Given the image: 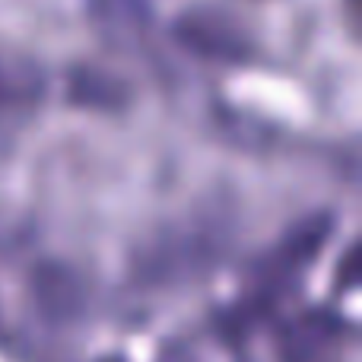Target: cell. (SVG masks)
<instances>
[{
	"mask_svg": "<svg viewBox=\"0 0 362 362\" xmlns=\"http://www.w3.org/2000/svg\"><path fill=\"white\" fill-rule=\"evenodd\" d=\"M6 95H10V74L0 67V102H6Z\"/></svg>",
	"mask_w": 362,
	"mask_h": 362,
	"instance_id": "cell-8",
	"label": "cell"
},
{
	"mask_svg": "<svg viewBox=\"0 0 362 362\" xmlns=\"http://www.w3.org/2000/svg\"><path fill=\"white\" fill-rule=\"evenodd\" d=\"M29 302L48 327H67L86 315V283L61 261H42L29 274Z\"/></svg>",
	"mask_w": 362,
	"mask_h": 362,
	"instance_id": "cell-4",
	"label": "cell"
},
{
	"mask_svg": "<svg viewBox=\"0 0 362 362\" xmlns=\"http://www.w3.org/2000/svg\"><path fill=\"white\" fill-rule=\"evenodd\" d=\"M127 83L121 76L108 74L102 67L83 64L74 67L67 76V99L80 108H93V112H118L127 105Z\"/></svg>",
	"mask_w": 362,
	"mask_h": 362,
	"instance_id": "cell-7",
	"label": "cell"
},
{
	"mask_svg": "<svg viewBox=\"0 0 362 362\" xmlns=\"http://www.w3.org/2000/svg\"><path fill=\"white\" fill-rule=\"evenodd\" d=\"M340 337V325L325 312H308L280 327V350L286 362H325V353Z\"/></svg>",
	"mask_w": 362,
	"mask_h": 362,
	"instance_id": "cell-6",
	"label": "cell"
},
{
	"mask_svg": "<svg viewBox=\"0 0 362 362\" xmlns=\"http://www.w3.org/2000/svg\"><path fill=\"white\" fill-rule=\"evenodd\" d=\"M223 232L213 223L175 226L156 235L140 255V276L150 283H181L200 276L223 255Z\"/></svg>",
	"mask_w": 362,
	"mask_h": 362,
	"instance_id": "cell-2",
	"label": "cell"
},
{
	"mask_svg": "<svg viewBox=\"0 0 362 362\" xmlns=\"http://www.w3.org/2000/svg\"><path fill=\"white\" fill-rule=\"evenodd\" d=\"M334 229V219L327 213H315V216H305L302 223H296L267 255L257 261L255 267V299L251 305L257 308H270L276 299H280L286 289L296 286L302 274L315 264V257L321 255V248L327 245Z\"/></svg>",
	"mask_w": 362,
	"mask_h": 362,
	"instance_id": "cell-1",
	"label": "cell"
},
{
	"mask_svg": "<svg viewBox=\"0 0 362 362\" xmlns=\"http://www.w3.org/2000/svg\"><path fill=\"white\" fill-rule=\"evenodd\" d=\"M172 35L187 54L210 64H245L255 54L251 32L223 6H187L172 23Z\"/></svg>",
	"mask_w": 362,
	"mask_h": 362,
	"instance_id": "cell-3",
	"label": "cell"
},
{
	"mask_svg": "<svg viewBox=\"0 0 362 362\" xmlns=\"http://www.w3.org/2000/svg\"><path fill=\"white\" fill-rule=\"evenodd\" d=\"M86 13L108 48L127 57L150 51L156 32L150 0H86Z\"/></svg>",
	"mask_w": 362,
	"mask_h": 362,
	"instance_id": "cell-5",
	"label": "cell"
}]
</instances>
